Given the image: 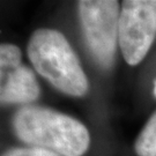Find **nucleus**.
<instances>
[{"instance_id": "f257e3e1", "label": "nucleus", "mask_w": 156, "mask_h": 156, "mask_svg": "<svg viewBox=\"0 0 156 156\" xmlns=\"http://www.w3.org/2000/svg\"><path fill=\"white\" fill-rule=\"evenodd\" d=\"M13 128L17 138L30 147L60 156H82L90 145L89 132L81 122L44 106L19 109L13 118Z\"/></svg>"}, {"instance_id": "f03ea898", "label": "nucleus", "mask_w": 156, "mask_h": 156, "mask_svg": "<svg viewBox=\"0 0 156 156\" xmlns=\"http://www.w3.org/2000/svg\"><path fill=\"white\" fill-rule=\"evenodd\" d=\"M27 53L35 69L56 89L81 97L89 89L88 79L66 37L55 29H38L29 39Z\"/></svg>"}, {"instance_id": "7ed1b4c3", "label": "nucleus", "mask_w": 156, "mask_h": 156, "mask_svg": "<svg viewBox=\"0 0 156 156\" xmlns=\"http://www.w3.org/2000/svg\"><path fill=\"white\" fill-rule=\"evenodd\" d=\"M79 16L86 42L96 62L104 68L113 62L118 41L119 4L115 0H82Z\"/></svg>"}, {"instance_id": "20e7f679", "label": "nucleus", "mask_w": 156, "mask_h": 156, "mask_svg": "<svg viewBox=\"0 0 156 156\" xmlns=\"http://www.w3.org/2000/svg\"><path fill=\"white\" fill-rule=\"evenodd\" d=\"M156 37V0H126L119 15L118 43L125 62L144 60Z\"/></svg>"}, {"instance_id": "39448f33", "label": "nucleus", "mask_w": 156, "mask_h": 156, "mask_svg": "<svg viewBox=\"0 0 156 156\" xmlns=\"http://www.w3.org/2000/svg\"><path fill=\"white\" fill-rule=\"evenodd\" d=\"M41 88L34 72L23 65L20 48L0 44V103L28 104L38 98Z\"/></svg>"}, {"instance_id": "423d86ee", "label": "nucleus", "mask_w": 156, "mask_h": 156, "mask_svg": "<svg viewBox=\"0 0 156 156\" xmlns=\"http://www.w3.org/2000/svg\"><path fill=\"white\" fill-rule=\"evenodd\" d=\"M134 151L138 156H156V111L135 140Z\"/></svg>"}, {"instance_id": "0eeeda50", "label": "nucleus", "mask_w": 156, "mask_h": 156, "mask_svg": "<svg viewBox=\"0 0 156 156\" xmlns=\"http://www.w3.org/2000/svg\"><path fill=\"white\" fill-rule=\"evenodd\" d=\"M1 156H60L53 151H46L37 147H26V148H13Z\"/></svg>"}, {"instance_id": "6e6552de", "label": "nucleus", "mask_w": 156, "mask_h": 156, "mask_svg": "<svg viewBox=\"0 0 156 156\" xmlns=\"http://www.w3.org/2000/svg\"><path fill=\"white\" fill-rule=\"evenodd\" d=\"M154 95L156 96V81H155V86H154Z\"/></svg>"}]
</instances>
